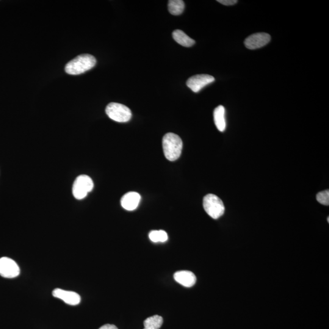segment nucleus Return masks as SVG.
I'll return each instance as SVG.
<instances>
[{
	"label": "nucleus",
	"mask_w": 329,
	"mask_h": 329,
	"mask_svg": "<svg viewBox=\"0 0 329 329\" xmlns=\"http://www.w3.org/2000/svg\"><path fill=\"white\" fill-rule=\"evenodd\" d=\"M106 113L111 120L119 123L128 122L132 117L131 109L120 103H111L107 105Z\"/></svg>",
	"instance_id": "20e7f679"
},
{
	"label": "nucleus",
	"mask_w": 329,
	"mask_h": 329,
	"mask_svg": "<svg viewBox=\"0 0 329 329\" xmlns=\"http://www.w3.org/2000/svg\"><path fill=\"white\" fill-rule=\"evenodd\" d=\"M162 317L159 315L148 318L144 322V329H159L163 324Z\"/></svg>",
	"instance_id": "2eb2a0df"
},
{
	"label": "nucleus",
	"mask_w": 329,
	"mask_h": 329,
	"mask_svg": "<svg viewBox=\"0 0 329 329\" xmlns=\"http://www.w3.org/2000/svg\"><path fill=\"white\" fill-rule=\"evenodd\" d=\"M317 200L319 202L320 204L325 206L329 205V191L325 190L318 193L317 195Z\"/></svg>",
	"instance_id": "f3484780"
},
{
	"label": "nucleus",
	"mask_w": 329,
	"mask_h": 329,
	"mask_svg": "<svg viewBox=\"0 0 329 329\" xmlns=\"http://www.w3.org/2000/svg\"><path fill=\"white\" fill-rule=\"evenodd\" d=\"M96 63L95 57L92 55H79L65 65V72L71 75H78L91 70L95 67Z\"/></svg>",
	"instance_id": "f257e3e1"
},
{
	"label": "nucleus",
	"mask_w": 329,
	"mask_h": 329,
	"mask_svg": "<svg viewBox=\"0 0 329 329\" xmlns=\"http://www.w3.org/2000/svg\"><path fill=\"white\" fill-rule=\"evenodd\" d=\"M218 2L220 3L225 5H232L237 3L238 1L237 0H218Z\"/></svg>",
	"instance_id": "a211bd4d"
},
{
	"label": "nucleus",
	"mask_w": 329,
	"mask_h": 329,
	"mask_svg": "<svg viewBox=\"0 0 329 329\" xmlns=\"http://www.w3.org/2000/svg\"><path fill=\"white\" fill-rule=\"evenodd\" d=\"M214 81L215 78L211 75L197 74L190 77L187 80V85L193 92L197 93L200 92L202 88Z\"/></svg>",
	"instance_id": "0eeeda50"
},
{
	"label": "nucleus",
	"mask_w": 329,
	"mask_h": 329,
	"mask_svg": "<svg viewBox=\"0 0 329 329\" xmlns=\"http://www.w3.org/2000/svg\"><path fill=\"white\" fill-rule=\"evenodd\" d=\"M140 200L141 196L139 193L134 192L127 193L121 198V206L126 211H134L139 206Z\"/></svg>",
	"instance_id": "9d476101"
},
{
	"label": "nucleus",
	"mask_w": 329,
	"mask_h": 329,
	"mask_svg": "<svg viewBox=\"0 0 329 329\" xmlns=\"http://www.w3.org/2000/svg\"><path fill=\"white\" fill-rule=\"evenodd\" d=\"M18 265L13 260L4 257L0 259V276L4 278H14L20 275Z\"/></svg>",
	"instance_id": "423d86ee"
},
{
	"label": "nucleus",
	"mask_w": 329,
	"mask_h": 329,
	"mask_svg": "<svg viewBox=\"0 0 329 329\" xmlns=\"http://www.w3.org/2000/svg\"><path fill=\"white\" fill-rule=\"evenodd\" d=\"M328 223H329V217L328 218Z\"/></svg>",
	"instance_id": "aec40b11"
},
{
	"label": "nucleus",
	"mask_w": 329,
	"mask_h": 329,
	"mask_svg": "<svg viewBox=\"0 0 329 329\" xmlns=\"http://www.w3.org/2000/svg\"><path fill=\"white\" fill-rule=\"evenodd\" d=\"M99 329H118L115 325H105Z\"/></svg>",
	"instance_id": "6ab92c4d"
},
{
	"label": "nucleus",
	"mask_w": 329,
	"mask_h": 329,
	"mask_svg": "<svg viewBox=\"0 0 329 329\" xmlns=\"http://www.w3.org/2000/svg\"><path fill=\"white\" fill-rule=\"evenodd\" d=\"M226 110L223 106H219L215 109L214 112V122L218 131H225L226 122L225 118Z\"/></svg>",
	"instance_id": "f8f14e48"
},
{
	"label": "nucleus",
	"mask_w": 329,
	"mask_h": 329,
	"mask_svg": "<svg viewBox=\"0 0 329 329\" xmlns=\"http://www.w3.org/2000/svg\"><path fill=\"white\" fill-rule=\"evenodd\" d=\"M168 7L171 14L179 15L184 12L185 3L182 0H170L168 1Z\"/></svg>",
	"instance_id": "4468645a"
},
{
	"label": "nucleus",
	"mask_w": 329,
	"mask_h": 329,
	"mask_svg": "<svg viewBox=\"0 0 329 329\" xmlns=\"http://www.w3.org/2000/svg\"><path fill=\"white\" fill-rule=\"evenodd\" d=\"M52 294L54 298L61 300L68 305L77 306L81 303V297L76 292L56 289L53 290Z\"/></svg>",
	"instance_id": "1a4fd4ad"
},
{
	"label": "nucleus",
	"mask_w": 329,
	"mask_h": 329,
	"mask_svg": "<svg viewBox=\"0 0 329 329\" xmlns=\"http://www.w3.org/2000/svg\"><path fill=\"white\" fill-rule=\"evenodd\" d=\"M173 38L177 43L185 47H191L195 45V41L190 38L181 30L177 29L173 32Z\"/></svg>",
	"instance_id": "ddd939ff"
},
{
	"label": "nucleus",
	"mask_w": 329,
	"mask_h": 329,
	"mask_svg": "<svg viewBox=\"0 0 329 329\" xmlns=\"http://www.w3.org/2000/svg\"><path fill=\"white\" fill-rule=\"evenodd\" d=\"M175 280L181 286L190 288L196 284V276L189 271H180L174 275Z\"/></svg>",
	"instance_id": "9b49d317"
},
{
	"label": "nucleus",
	"mask_w": 329,
	"mask_h": 329,
	"mask_svg": "<svg viewBox=\"0 0 329 329\" xmlns=\"http://www.w3.org/2000/svg\"><path fill=\"white\" fill-rule=\"evenodd\" d=\"M203 207L207 214L213 219H218L225 211L222 200L217 195L208 194L203 199Z\"/></svg>",
	"instance_id": "7ed1b4c3"
},
{
	"label": "nucleus",
	"mask_w": 329,
	"mask_h": 329,
	"mask_svg": "<svg viewBox=\"0 0 329 329\" xmlns=\"http://www.w3.org/2000/svg\"><path fill=\"white\" fill-rule=\"evenodd\" d=\"M270 40V35L267 33H256L246 38L245 45L248 49H256L267 45Z\"/></svg>",
	"instance_id": "6e6552de"
},
{
	"label": "nucleus",
	"mask_w": 329,
	"mask_h": 329,
	"mask_svg": "<svg viewBox=\"0 0 329 329\" xmlns=\"http://www.w3.org/2000/svg\"><path fill=\"white\" fill-rule=\"evenodd\" d=\"M93 182L89 176L81 175L76 179L73 185V195L77 200L86 197L93 189Z\"/></svg>",
	"instance_id": "39448f33"
},
{
	"label": "nucleus",
	"mask_w": 329,
	"mask_h": 329,
	"mask_svg": "<svg viewBox=\"0 0 329 329\" xmlns=\"http://www.w3.org/2000/svg\"><path fill=\"white\" fill-rule=\"evenodd\" d=\"M149 238L151 241L154 243H164L168 239L167 232L164 231H152L149 232Z\"/></svg>",
	"instance_id": "dca6fc26"
},
{
	"label": "nucleus",
	"mask_w": 329,
	"mask_h": 329,
	"mask_svg": "<svg viewBox=\"0 0 329 329\" xmlns=\"http://www.w3.org/2000/svg\"><path fill=\"white\" fill-rule=\"evenodd\" d=\"M162 146L166 158L175 161L181 156L183 143L179 135L170 132L163 137Z\"/></svg>",
	"instance_id": "f03ea898"
}]
</instances>
